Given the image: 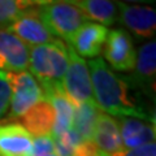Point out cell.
Returning <instances> with one entry per match:
<instances>
[{"mask_svg":"<svg viewBox=\"0 0 156 156\" xmlns=\"http://www.w3.org/2000/svg\"><path fill=\"white\" fill-rule=\"evenodd\" d=\"M94 101L101 112L109 116L134 117L155 124L154 112L130 94V82L126 77H120L112 72L103 58L89 61Z\"/></svg>","mask_w":156,"mask_h":156,"instance_id":"obj_1","label":"cell"},{"mask_svg":"<svg viewBox=\"0 0 156 156\" xmlns=\"http://www.w3.org/2000/svg\"><path fill=\"white\" fill-rule=\"evenodd\" d=\"M68 62V46L60 39L30 48L29 68L31 76L38 80L43 94L53 89H62V78L66 72Z\"/></svg>","mask_w":156,"mask_h":156,"instance_id":"obj_2","label":"cell"},{"mask_svg":"<svg viewBox=\"0 0 156 156\" xmlns=\"http://www.w3.org/2000/svg\"><path fill=\"white\" fill-rule=\"evenodd\" d=\"M38 13L48 31L68 43L81 26L89 21L87 16L77 5L64 2H53L38 7Z\"/></svg>","mask_w":156,"mask_h":156,"instance_id":"obj_3","label":"cell"},{"mask_svg":"<svg viewBox=\"0 0 156 156\" xmlns=\"http://www.w3.org/2000/svg\"><path fill=\"white\" fill-rule=\"evenodd\" d=\"M11 86V100L7 121H16L44 99V94L38 81L27 70L20 73H7Z\"/></svg>","mask_w":156,"mask_h":156,"instance_id":"obj_4","label":"cell"},{"mask_svg":"<svg viewBox=\"0 0 156 156\" xmlns=\"http://www.w3.org/2000/svg\"><path fill=\"white\" fill-rule=\"evenodd\" d=\"M68 55H69V62L62 78V92L74 107L86 101H94L87 62L78 56L70 46H68Z\"/></svg>","mask_w":156,"mask_h":156,"instance_id":"obj_5","label":"cell"},{"mask_svg":"<svg viewBox=\"0 0 156 156\" xmlns=\"http://www.w3.org/2000/svg\"><path fill=\"white\" fill-rule=\"evenodd\" d=\"M103 52L112 69L117 72L134 70L136 51L130 34L124 29H113L108 31Z\"/></svg>","mask_w":156,"mask_h":156,"instance_id":"obj_6","label":"cell"},{"mask_svg":"<svg viewBox=\"0 0 156 156\" xmlns=\"http://www.w3.org/2000/svg\"><path fill=\"white\" fill-rule=\"evenodd\" d=\"M13 35L21 39L29 46H39L44 43H51L56 38L48 31L46 25L42 22L38 13V8H29L14 20L7 29Z\"/></svg>","mask_w":156,"mask_h":156,"instance_id":"obj_7","label":"cell"},{"mask_svg":"<svg viewBox=\"0 0 156 156\" xmlns=\"http://www.w3.org/2000/svg\"><path fill=\"white\" fill-rule=\"evenodd\" d=\"M119 21L138 38H154L156 31V12L150 5H130L117 0Z\"/></svg>","mask_w":156,"mask_h":156,"instance_id":"obj_8","label":"cell"},{"mask_svg":"<svg viewBox=\"0 0 156 156\" xmlns=\"http://www.w3.org/2000/svg\"><path fill=\"white\" fill-rule=\"evenodd\" d=\"M30 47L9 31L0 29V70L25 72L29 68Z\"/></svg>","mask_w":156,"mask_h":156,"instance_id":"obj_9","label":"cell"},{"mask_svg":"<svg viewBox=\"0 0 156 156\" xmlns=\"http://www.w3.org/2000/svg\"><path fill=\"white\" fill-rule=\"evenodd\" d=\"M155 73H156V43L155 39L150 41L139 48L136 52L134 74L128 81L135 89L154 95L155 92Z\"/></svg>","mask_w":156,"mask_h":156,"instance_id":"obj_10","label":"cell"},{"mask_svg":"<svg viewBox=\"0 0 156 156\" xmlns=\"http://www.w3.org/2000/svg\"><path fill=\"white\" fill-rule=\"evenodd\" d=\"M108 29L100 23L87 21L81 26L73 38L69 46L80 57H98L103 51Z\"/></svg>","mask_w":156,"mask_h":156,"instance_id":"obj_11","label":"cell"},{"mask_svg":"<svg viewBox=\"0 0 156 156\" xmlns=\"http://www.w3.org/2000/svg\"><path fill=\"white\" fill-rule=\"evenodd\" d=\"M0 156H34L33 136L21 124L0 125Z\"/></svg>","mask_w":156,"mask_h":156,"instance_id":"obj_12","label":"cell"},{"mask_svg":"<svg viewBox=\"0 0 156 156\" xmlns=\"http://www.w3.org/2000/svg\"><path fill=\"white\" fill-rule=\"evenodd\" d=\"M92 142L96 144L101 152L107 155H113L122 148V140L119 121L115 117L100 112L96 119Z\"/></svg>","mask_w":156,"mask_h":156,"instance_id":"obj_13","label":"cell"},{"mask_svg":"<svg viewBox=\"0 0 156 156\" xmlns=\"http://www.w3.org/2000/svg\"><path fill=\"white\" fill-rule=\"evenodd\" d=\"M122 148H135L155 142V124L134 117H120Z\"/></svg>","mask_w":156,"mask_h":156,"instance_id":"obj_14","label":"cell"},{"mask_svg":"<svg viewBox=\"0 0 156 156\" xmlns=\"http://www.w3.org/2000/svg\"><path fill=\"white\" fill-rule=\"evenodd\" d=\"M22 126L33 138L43 135H52L55 124V112L47 99L41 100L31 109H29L21 117Z\"/></svg>","mask_w":156,"mask_h":156,"instance_id":"obj_15","label":"cell"},{"mask_svg":"<svg viewBox=\"0 0 156 156\" xmlns=\"http://www.w3.org/2000/svg\"><path fill=\"white\" fill-rule=\"evenodd\" d=\"M44 99L51 103L55 112V124H53L52 136H58L72 129L74 105L65 96L62 89H53L44 94Z\"/></svg>","mask_w":156,"mask_h":156,"instance_id":"obj_16","label":"cell"},{"mask_svg":"<svg viewBox=\"0 0 156 156\" xmlns=\"http://www.w3.org/2000/svg\"><path fill=\"white\" fill-rule=\"evenodd\" d=\"M116 2L117 0H78L76 5L89 20L103 26H111L119 22V9Z\"/></svg>","mask_w":156,"mask_h":156,"instance_id":"obj_17","label":"cell"},{"mask_svg":"<svg viewBox=\"0 0 156 156\" xmlns=\"http://www.w3.org/2000/svg\"><path fill=\"white\" fill-rule=\"evenodd\" d=\"M100 112L95 101H86L74 107L72 129L81 136L82 140H92L96 119Z\"/></svg>","mask_w":156,"mask_h":156,"instance_id":"obj_18","label":"cell"},{"mask_svg":"<svg viewBox=\"0 0 156 156\" xmlns=\"http://www.w3.org/2000/svg\"><path fill=\"white\" fill-rule=\"evenodd\" d=\"M29 8L22 0H0V29H5L16 20L20 14L23 13Z\"/></svg>","mask_w":156,"mask_h":156,"instance_id":"obj_19","label":"cell"},{"mask_svg":"<svg viewBox=\"0 0 156 156\" xmlns=\"http://www.w3.org/2000/svg\"><path fill=\"white\" fill-rule=\"evenodd\" d=\"M81 142H82L81 136L73 129L68 130L66 133L58 135V136H53L55 154L57 156H73L76 147Z\"/></svg>","mask_w":156,"mask_h":156,"instance_id":"obj_20","label":"cell"},{"mask_svg":"<svg viewBox=\"0 0 156 156\" xmlns=\"http://www.w3.org/2000/svg\"><path fill=\"white\" fill-rule=\"evenodd\" d=\"M55 154V143L52 135H43L33 138V155L47 156Z\"/></svg>","mask_w":156,"mask_h":156,"instance_id":"obj_21","label":"cell"},{"mask_svg":"<svg viewBox=\"0 0 156 156\" xmlns=\"http://www.w3.org/2000/svg\"><path fill=\"white\" fill-rule=\"evenodd\" d=\"M11 100V86L8 82L7 72L0 70V119L8 112Z\"/></svg>","mask_w":156,"mask_h":156,"instance_id":"obj_22","label":"cell"},{"mask_svg":"<svg viewBox=\"0 0 156 156\" xmlns=\"http://www.w3.org/2000/svg\"><path fill=\"white\" fill-rule=\"evenodd\" d=\"M109 156H156V143L150 142L135 148H121L119 152Z\"/></svg>","mask_w":156,"mask_h":156,"instance_id":"obj_23","label":"cell"},{"mask_svg":"<svg viewBox=\"0 0 156 156\" xmlns=\"http://www.w3.org/2000/svg\"><path fill=\"white\" fill-rule=\"evenodd\" d=\"M73 156H109L96 147L92 140H82L76 147Z\"/></svg>","mask_w":156,"mask_h":156,"instance_id":"obj_24","label":"cell"},{"mask_svg":"<svg viewBox=\"0 0 156 156\" xmlns=\"http://www.w3.org/2000/svg\"><path fill=\"white\" fill-rule=\"evenodd\" d=\"M22 2H25L27 5H30V7H42V5H46V4H50L51 3V0H22Z\"/></svg>","mask_w":156,"mask_h":156,"instance_id":"obj_25","label":"cell"},{"mask_svg":"<svg viewBox=\"0 0 156 156\" xmlns=\"http://www.w3.org/2000/svg\"><path fill=\"white\" fill-rule=\"evenodd\" d=\"M122 2H126V3H154L155 0H122Z\"/></svg>","mask_w":156,"mask_h":156,"instance_id":"obj_26","label":"cell"},{"mask_svg":"<svg viewBox=\"0 0 156 156\" xmlns=\"http://www.w3.org/2000/svg\"><path fill=\"white\" fill-rule=\"evenodd\" d=\"M53 2H64V3H70V4H74L76 5V3L78 0H51V3H53Z\"/></svg>","mask_w":156,"mask_h":156,"instance_id":"obj_27","label":"cell"},{"mask_svg":"<svg viewBox=\"0 0 156 156\" xmlns=\"http://www.w3.org/2000/svg\"><path fill=\"white\" fill-rule=\"evenodd\" d=\"M47 156H57L56 154H51V155H47Z\"/></svg>","mask_w":156,"mask_h":156,"instance_id":"obj_28","label":"cell"}]
</instances>
